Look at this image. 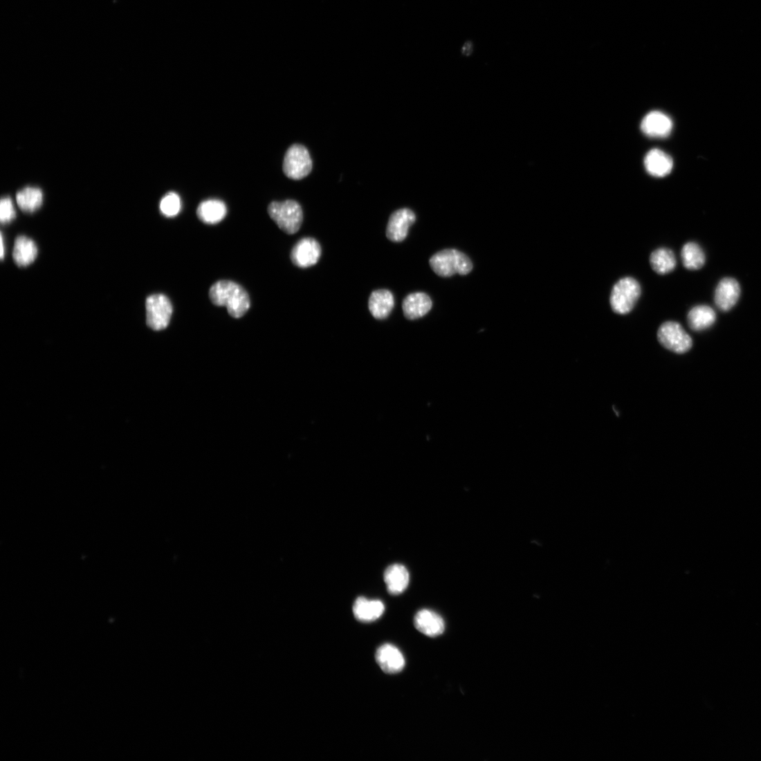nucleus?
<instances>
[{"label":"nucleus","mask_w":761,"mask_h":761,"mask_svg":"<svg viewBox=\"0 0 761 761\" xmlns=\"http://www.w3.org/2000/svg\"><path fill=\"white\" fill-rule=\"evenodd\" d=\"M641 288L639 283L632 277L620 279L614 286L610 304L613 311L618 315L630 313L640 297Z\"/></svg>","instance_id":"4"},{"label":"nucleus","mask_w":761,"mask_h":761,"mask_svg":"<svg viewBox=\"0 0 761 761\" xmlns=\"http://www.w3.org/2000/svg\"><path fill=\"white\" fill-rule=\"evenodd\" d=\"M268 212L284 233L293 235L299 231L303 221V212L297 202L293 200L274 201L269 205Z\"/></svg>","instance_id":"3"},{"label":"nucleus","mask_w":761,"mask_h":761,"mask_svg":"<svg viewBox=\"0 0 761 761\" xmlns=\"http://www.w3.org/2000/svg\"><path fill=\"white\" fill-rule=\"evenodd\" d=\"M0 239H1V241H0V244H1V253H0V256H1V259H4V255H5V250H4L3 236L2 234H1V237H0Z\"/></svg>","instance_id":"27"},{"label":"nucleus","mask_w":761,"mask_h":761,"mask_svg":"<svg viewBox=\"0 0 761 761\" xmlns=\"http://www.w3.org/2000/svg\"><path fill=\"white\" fill-rule=\"evenodd\" d=\"M16 217L13 203L10 198H3L0 202V220L2 223H8Z\"/></svg>","instance_id":"26"},{"label":"nucleus","mask_w":761,"mask_h":761,"mask_svg":"<svg viewBox=\"0 0 761 761\" xmlns=\"http://www.w3.org/2000/svg\"><path fill=\"white\" fill-rule=\"evenodd\" d=\"M672 122L666 114L661 111H652L643 118L641 125L642 132L652 138H666L672 129Z\"/></svg>","instance_id":"12"},{"label":"nucleus","mask_w":761,"mask_h":761,"mask_svg":"<svg viewBox=\"0 0 761 761\" xmlns=\"http://www.w3.org/2000/svg\"><path fill=\"white\" fill-rule=\"evenodd\" d=\"M37 255V248L34 241L22 236L16 239L13 257L17 265L20 266L30 265L35 261Z\"/></svg>","instance_id":"20"},{"label":"nucleus","mask_w":761,"mask_h":761,"mask_svg":"<svg viewBox=\"0 0 761 761\" xmlns=\"http://www.w3.org/2000/svg\"><path fill=\"white\" fill-rule=\"evenodd\" d=\"M180 197L174 192L167 194L161 201V210L167 217L176 216L181 210Z\"/></svg>","instance_id":"25"},{"label":"nucleus","mask_w":761,"mask_h":761,"mask_svg":"<svg viewBox=\"0 0 761 761\" xmlns=\"http://www.w3.org/2000/svg\"><path fill=\"white\" fill-rule=\"evenodd\" d=\"M17 201L21 210L33 212L42 206L43 193L39 188L28 187L17 194Z\"/></svg>","instance_id":"24"},{"label":"nucleus","mask_w":761,"mask_h":761,"mask_svg":"<svg viewBox=\"0 0 761 761\" xmlns=\"http://www.w3.org/2000/svg\"><path fill=\"white\" fill-rule=\"evenodd\" d=\"M313 161L309 149L300 144L292 145L286 151L283 163L285 175L293 180H301L310 174Z\"/></svg>","instance_id":"6"},{"label":"nucleus","mask_w":761,"mask_h":761,"mask_svg":"<svg viewBox=\"0 0 761 761\" xmlns=\"http://www.w3.org/2000/svg\"><path fill=\"white\" fill-rule=\"evenodd\" d=\"M380 669L387 674H396L403 670L405 665V658L395 645L386 643L380 645L375 655Z\"/></svg>","instance_id":"10"},{"label":"nucleus","mask_w":761,"mask_h":761,"mask_svg":"<svg viewBox=\"0 0 761 761\" xmlns=\"http://www.w3.org/2000/svg\"><path fill=\"white\" fill-rule=\"evenodd\" d=\"M430 264L433 271L442 277H450L456 274L466 275L473 268L470 258L455 249H446L436 253L431 257Z\"/></svg>","instance_id":"2"},{"label":"nucleus","mask_w":761,"mask_h":761,"mask_svg":"<svg viewBox=\"0 0 761 761\" xmlns=\"http://www.w3.org/2000/svg\"><path fill=\"white\" fill-rule=\"evenodd\" d=\"M432 301L425 293H414L408 295L403 302L404 316L409 320L420 319L432 309Z\"/></svg>","instance_id":"13"},{"label":"nucleus","mask_w":761,"mask_h":761,"mask_svg":"<svg viewBox=\"0 0 761 761\" xmlns=\"http://www.w3.org/2000/svg\"><path fill=\"white\" fill-rule=\"evenodd\" d=\"M740 286L734 279L726 278L717 285L715 293V302L722 311H731L740 296Z\"/></svg>","instance_id":"11"},{"label":"nucleus","mask_w":761,"mask_h":761,"mask_svg":"<svg viewBox=\"0 0 761 761\" xmlns=\"http://www.w3.org/2000/svg\"><path fill=\"white\" fill-rule=\"evenodd\" d=\"M209 296L216 306L226 307L228 314L235 319L243 318L250 308V298L240 284L230 280H221L210 288Z\"/></svg>","instance_id":"1"},{"label":"nucleus","mask_w":761,"mask_h":761,"mask_svg":"<svg viewBox=\"0 0 761 761\" xmlns=\"http://www.w3.org/2000/svg\"><path fill=\"white\" fill-rule=\"evenodd\" d=\"M716 314L714 310L708 306H698L689 313L688 320L690 328L701 331L710 328L715 322Z\"/></svg>","instance_id":"22"},{"label":"nucleus","mask_w":761,"mask_h":761,"mask_svg":"<svg viewBox=\"0 0 761 761\" xmlns=\"http://www.w3.org/2000/svg\"><path fill=\"white\" fill-rule=\"evenodd\" d=\"M415 214L408 208L395 211L390 217L387 228V237L393 242L404 241L408 234L409 228L415 222Z\"/></svg>","instance_id":"9"},{"label":"nucleus","mask_w":761,"mask_h":761,"mask_svg":"<svg viewBox=\"0 0 761 761\" xmlns=\"http://www.w3.org/2000/svg\"><path fill=\"white\" fill-rule=\"evenodd\" d=\"M414 624L416 629L428 636L435 637L445 630L443 619L436 612L423 609L415 615Z\"/></svg>","instance_id":"14"},{"label":"nucleus","mask_w":761,"mask_h":761,"mask_svg":"<svg viewBox=\"0 0 761 761\" xmlns=\"http://www.w3.org/2000/svg\"><path fill=\"white\" fill-rule=\"evenodd\" d=\"M227 208L219 200H208L202 202L197 208V217L206 224H217L226 216Z\"/></svg>","instance_id":"19"},{"label":"nucleus","mask_w":761,"mask_h":761,"mask_svg":"<svg viewBox=\"0 0 761 761\" xmlns=\"http://www.w3.org/2000/svg\"><path fill=\"white\" fill-rule=\"evenodd\" d=\"M322 248L313 238H304L293 248L291 253L292 262L300 268H308L316 264L320 259Z\"/></svg>","instance_id":"8"},{"label":"nucleus","mask_w":761,"mask_h":761,"mask_svg":"<svg viewBox=\"0 0 761 761\" xmlns=\"http://www.w3.org/2000/svg\"><path fill=\"white\" fill-rule=\"evenodd\" d=\"M385 610V607L383 601L369 600L365 597L357 598L353 607L355 618L363 623H371L378 620L383 616Z\"/></svg>","instance_id":"16"},{"label":"nucleus","mask_w":761,"mask_h":761,"mask_svg":"<svg viewBox=\"0 0 761 761\" xmlns=\"http://www.w3.org/2000/svg\"><path fill=\"white\" fill-rule=\"evenodd\" d=\"M658 339L664 348L678 354L687 353L693 345L691 336L680 324L673 321L661 324L658 331Z\"/></svg>","instance_id":"7"},{"label":"nucleus","mask_w":761,"mask_h":761,"mask_svg":"<svg viewBox=\"0 0 761 761\" xmlns=\"http://www.w3.org/2000/svg\"><path fill=\"white\" fill-rule=\"evenodd\" d=\"M681 255L684 268L690 271L700 270L706 262L702 248L694 242L685 244L682 248Z\"/></svg>","instance_id":"23"},{"label":"nucleus","mask_w":761,"mask_h":761,"mask_svg":"<svg viewBox=\"0 0 761 761\" xmlns=\"http://www.w3.org/2000/svg\"><path fill=\"white\" fill-rule=\"evenodd\" d=\"M388 592L393 595L403 593L408 586L410 575L406 567L400 564L388 567L385 573Z\"/></svg>","instance_id":"18"},{"label":"nucleus","mask_w":761,"mask_h":761,"mask_svg":"<svg viewBox=\"0 0 761 761\" xmlns=\"http://www.w3.org/2000/svg\"><path fill=\"white\" fill-rule=\"evenodd\" d=\"M650 264L655 273L660 275H665L675 269L677 260L671 250L661 248L657 249L651 254Z\"/></svg>","instance_id":"21"},{"label":"nucleus","mask_w":761,"mask_h":761,"mask_svg":"<svg viewBox=\"0 0 761 761\" xmlns=\"http://www.w3.org/2000/svg\"><path fill=\"white\" fill-rule=\"evenodd\" d=\"M644 165L650 174L656 177H664L671 172L673 162L663 151L653 149L645 156Z\"/></svg>","instance_id":"17"},{"label":"nucleus","mask_w":761,"mask_h":761,"mask_svg":"<svg viewBox=\"0 0 761 761\" xmlns=\"http://www.w3.org/2000/svg\"><path fill=\"white\" fill-rule=\"evenodd\" d=\"M394 304V295L386 289L373 291L369 299V311L376 320L387 318L392 312Z\"/></svg>","instance_id":"15"},{"label":"nucleus","mask_w":761,"mask_h":761,"mask_svg":"<svg viewBox=\"0 0 761 761\" xmlns=\"http://www.w3.org/2000/svg\"><path fill=\"white\" fill-rule=\"evenodd\" d=\"M146 322L154 331L165 329L169 324L173 314L172 303L163 294H154L146 299Z\"/></svg>","instance_id":"5"}]
</instances>
